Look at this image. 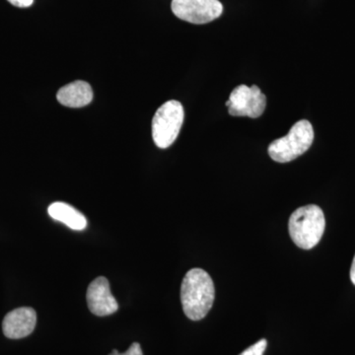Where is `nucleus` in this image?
<instances>
[{"instance_id": "obj_7", "label": "nucleus", "mask_w": 355, "mask_h": 355, "mask_svg": "<svg viewBox=\"0 0 355 355\" xmlns=\"http://www.w3.org/2000/svg\"><path fill=\"white\" fill-rule=\"evenodd\" d=\"M86 298L89 310L96 316H109L119 310L118 302L112 294L106 277H99L91 282Z\"/></svg>"}, {"instance_id": "obj_14", "label": "nucleus", "mask_w": 355, "mask_h": 355, "mask_svg": "<svg viewBox=\"0 0 355 355\" xmlns=\"http://www.w3.org/2000/svg\"><path fill=\"white\" fill-rule=\"evenodd\" d=\"M350 279L355 286V256L354 261H352V268H350Z\"/></svg>"}, {"instance_id": "obj_10", "label": "nucleus", "mask_w": 355, "mask_h": 355, "mask_svg": "<svg viewBox=\"0 0 355 355\" xmlns=\"http://www.w3.org/2000/svg\"><path fill=\"white\" fill-rule=\"evenodd\" d=\"M51 218L62 222L72 230H83L87 227V219L80 211L65 202L51 203L48 209Z\"/></svg>"}, {"instance_id": "obj_12", "label": "nucleus", "mask_w": 355, "mask_h": 355, "mask_svg": "<svg viewBox=\"0 0 355 355\" xmlns=\"http://www.w3.org/2000/svg\"><path fill=\"white\" fill-rule=\"evenodd\" d=\"M109 355H144V354H142L141 347H140L139 343H132L130 349H128L127 352H123V354H120L118 350L114 349L112 354Z\"/></svg>"}, {"instance_id": "obj_3", "label": "nucleus", "mask_w": 355, "mask_h": 355, "mask_svg": "<svg viewBox=\"0 0 355 355\" xmlns=\"http://www.w3.org/2000/svg\"><path fill=\"white\" fill-rule=\"evenodd\" d=\"M314 130L309 121H299L288 135L275 139L268 146V154L272 160L279 163H288L304 154L312 146Z\"/></svg>"}, {"instance_id": "obj_2", "label": "nucleus", "mask_w": 355, "mask_h": 355, "mask_svg": "<svg viewBox=\"0 0 355 355\" xmlns=\"http://www.w3.org/2000/svg\"><path fill=\"white\" fill-rule=\"evenodd\" d=\"M326 227L323 210L315 205L299 207L289 218V234L299 248L310 250L319 244Z\"/></svg>"}, {"instance_id": "obj_13", "label": "nucleus", "mask_w": 355, "mask_h": 355, "mask_svg": "<svg viewBox=\"0 0 355 355\" xmlns=\"http://www.w3.org/2000/svg\"><path fill=\"white\" fill-rule=\"evenodd\" d=\"M14 6L26 8V7L31 6L34 0H8Z\"/></svg>"}, {"instance_id": "obj_6", "label": "nucleus", "mask_w": 355, "mask_h": 355, "mask_svg": "<svg viewBox=\"0 0 355 355\" xmlns=\"http://www.w3.org/2000/svg\"><path fill=\"white\" fill-rule=\"evenodd\" d=\"M172 11L191 24H207L220 17L223 6L218 0H173Z\"/></svg>"}, {"instance_id": "obj_1", "label": "nucleus", "mask_w": 355, "mask_h": 355, "mask_svg": "<svg viewBox=\"0 0 355 355\" xmlns=\"http://www.w3.org/2000/svg\"><path fill=\"white\" fill-rule=\"evenodd\" d=\"M216 288L209 273L202 268H193L184 275L181 286V301L186 316L200 321L211 309Z\"/></svg>"}, {"instance_id": "obj_4", "label": "nucleus", "mask_w": 355, "mask_h": 355, "mask_svg": "<svg viewBox=\"0 0 355 355\" xmlns=\"http://www.w3.org/2000/svg\"><path fill=\"white\" fill-rule=\"evenodd\" d=\"M184 108L181 103L171 100L156 111L153 120V137L159 148L166 149L174 144L183 125Z\"/></svg>"}, {"instance_id": "obj_5", "label": "nucleus", "mask_w": 355, "mask_h": 355, "mask_svg": "<svg viewBox=\"0 0 355 355\" xmlns=\"http://www.w3.org/2000/svg\"><path fill=\"white\" fill-rule=\"evenodd\" d=\"M226 106L231 116L260 118L266 110V98L257 85H239L231 93Z\"/></svg>"}, {"instance_id": "obj_9", "label": "nucleus", "mask_w": 355, "mask_h": 355, "mask_svg": "<svg viewBox=\"0 0 355 355\" xmlns=\"http://www.w3.org/2000/svg\"><path fill=\"white\" fill-rule=\"evenodd\" d=\"M58 101L69 108H83L93 100V91L90 84L83 80L67 84L58 90Z\"/></svg>"}, {"instance_id": "obj_11", "label": "nucleus", "mask_w": 355, "mask_h": 355, "mask_svg": "<svg viewBox=\"0 0 355 355\" xmlns=\"http://www.w3.org/2000/svg\"><path fill=\"white\" fill-rule=\"evenodd\" d=\"M266 345H268V342H266L265 338H263V340H259L258 343L248 347V349L244 350L240 355H263Z\"/></svg>"}, {"instance_id": "obj_8", "label": "nucleus", "mask_w": 355, "mask_h": 355, "mask_svg": "<svg viewBox=\"0 0 355 355\" xmlns=\"http://www.w3.org/2000/svg\"><path fill=\"white\" fill-rule=\"evenodd\" d=\"M36 323V311L30 307L18 308L4 318L2 330L7 338L18 340L31 335Z\"/></svg>"}]
</instances>
